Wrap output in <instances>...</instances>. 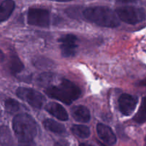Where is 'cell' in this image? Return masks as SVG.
<instances>
[{
    "instance_id": "16",
    "label": "cell",
    "mask_w": 146,
    "mask_h": 146,
    "mask_svg": "<svg viewBox=\"0 0 146 146\" xmlns=\"http://www.w3.org/2000/svg\"><path fill=\"white\" fill-rule=\"evenodd\" d=\"M72 132L75 135L81 138H88L90 135V130L88 127L82 125H74L71 127Z\"/></svg>"
},
{
    "instance_id": "7",
    "label": "cell",
    "mask_w": 146,
    "mask_h": 146,
    "mask_svg": "<svg viewBox=\"0 0 146 146\" xmlns=\"http://www.w3.org/2000/svg\"><path fill=\"white\" fill-rule=\"evenodd\" d=\"M78 38L77 36L72 34L62 35L59 39V42L61 43L60 49L61 54L64 57H71L75 56L77 52V44Z\"/></svg>"
},
{
    "instance_id": "21",
    "label": "cell",
    "mask_w": 146,
    "mask_h": 146,
    "mask_svg": "<svg viewBox=\"0 0 146 146\" xmlns=\"http://www.w3.org/2000/svg\"><path fill=\"white\" fill-rule=\"evenodd\" d=\"M4 60H5V54L2 50H0V63H2Z\"/></svg>"
},
{
    "instance_id": "8",
    "label": "cell",
    "mask_w": 146,
    "mask_h": 146,
    "mask_svg": "<svg viewBox=\"0 0 146 146\" xmlns=\"http://www.w3.org/2000/svg\"><path fill=\"white\" fill-rule=\"evenodd\" d=\"M137 103V98L129 94H122L118 99L119 110L123 115L129 116L134 112Z\"/></svg>"
},
{
    "instance_id": "20",
    "label": "cell",
    "mask_w": 146,
    "mask_h": 146,
    "mask_svg": "<svg viewBox=\"0 0 146 146\" xmlns=\"http://www.w3.org/2000/svg\"><path fill=\"white\" fill-rule=\"evenodd\" d=\"M118 2H121V3H128V2H134L137 1V0H117Z\"/></svg>"
},
{
    "instance_id": "10",
    "label": "cell",
    "mask_w": 146,
    "mask_h": 146,
    "mask_svg": "<svg viewBox=\"0 0 146 146\" xmlns=\"http://www.w3.org/2000/svg\"><path fill=\"white\" fill-rule=\"evenodd\" d=\"M46 111L62 121L68 120V114L64 108L57 102H50L45 106Z\"/></svg>"
},
{
    "instance_id": "12",
    "label": "cell",
    "mask_w": 146,
    "mask_h": 146,
    "mask_svg": "<svg viewBox=\"0 0 146 146\" xmlns=\"http://www.w3.org/2000/svg\"><path fill=\"white\" fill-rule=\"evenodd\" d=\"M15 8V4L12 0H5L0 5V23L9 19Z\"/></svg>"
},
{
    "instance_id": "26",
    "label": "cell",
    "mask_w": 146,
    "mask_h": 146,
    "mask_svg": "<svg viewBox=\"0 0 146 146\" xmlns=\"http://www.w3.org/2000/svg\"><path fill=\"white\" fill-rule=\"evenodd\" d=\"M0 146H6V145H5L2 144V143H0Z\"/></svg>"
},
{
    "instance_id": "3",
    "label": "cell",
    "mask_w": 146,
    "mask_h": 146,
    "mask_svg": "<svg viewBox=\"0 0 146 146\" xmlns=\"http://www.w3.org/2000/svg\"><path fill=\"white\" fill-rule=\"evenodd\" d=\"M47 96L70 105L73 100L78 99L81 95L79 87L68 80L63 79L59 86H50L45 90Z\"/></svg>"
},
{
    "instance_id": "1",
    "label": "cell",
    "mask_w": 146,
    "mask_h": 146,
    "mask_svg": "<svg viewBox=\"0 0 146 146\" xmlns=\"http://www.w3.org/2000/svg\"><path fill=\"white\" fill-rule=\"evenodd\" d=\"M87 20L105 27H116L120 25L119 18L115 12L107 7H92L87 8L83 12Z\"/></svg>"
},
{
    "instance_id": "17",
    "label": "cell",
    "mask_w": 146,
    "mask_h": 146,
    "mask_svg": "<svg viewBox=\"0 0 146 146\" xmlns=\"http://www.w3.org/2000/svg\"><path fill=\"white\" fill-rule=\"evenodd\" d=\"M5 106L7 111L10 113H17L20 108L19 102L12 98H9V99L6 100L5 102Z\"/></svg>"
},
{
    "instance_id": "15",
    "label": "cell",
    "mask_w": 146,
    "mask_h": 146,
    "mask_svg": "<svg viewBox=\"0 0 146 146\" xmlns=\"http://www.w3.org/2000/svg\"><path fill=\"white\" fill-rule=\"evenodd\" d=\"M133 120L139 124L146 122V97L143 98L138 111L133 117Z\"/></svg>"
},
{
    "instance_id": "14",
    "label": "cell",
    "mask_w": 146,
    "mask_h": 146,
    "mask_svg": "<svg viewBox=\"0 0 146 146\" xmlns=\"http://www.w3.org/2000/svg\"><path fill=\"white\" fill-rule=\"evenodd\" d=\"M9 70L13 75H17L24 70V64L17 54H12L9 60Z\"/></svg>"
},
{
    "instance_id": "2",
    "label": "cell",
    "mask_w": 146,
    "mask_h": 146,
    "mask_svg": "<svg viewBox=\"0 0 146 146\" xmlns=\"http://www.w3.org/2000/svg\"><path fill=\"white\" fill-rule=\"evenodd\" d=\"M12 127L17 138L21 143L32 142L37 133L36 122L27 114L17 115L12 121Z\"/></svg>"
},
{
    "instance_id": "25",
    "label": "cell",
    "mask_w": 146,
    "mask_h": 146,
    "mask_svg": "<svg viewBox=\"0 0 146 146\" xmlns=\"http://www.w3.org/2000/svg\"><path fill=\"white\" fill-rule=\"evenodd\" d=\"M80 146H92V145L89 144H87V143H81V144L80 145Z\"/></svg>"
},
{
    "instance_id": "22",
    "label": "cell",
    "mask_w": 146,
    "mask_h": 146,
    "mask_svg": "<svg viewBox=\"0 0 146 146\" xmlns=\"http://www.w3.org/2000/svg\"><path fill=\"white\" fill-rule=\"evenodd\" d=\"M20 146H36L34 143H32V142H29V143H22V145Z\"/></svg>"
},
{
    "instance_id": "6",
    "label": "cell",
    "mask_w": 146,
    "mask_h": 146,
    "mask_svg": "<svg viewBox=\"0 0 146 146\" xmlns=\"http://www.w3.org/2000/svg\"><path fill=\"white\" fill-rule=\"evenodd\" d=\"M27 23L32 26L47 27L50 24V14L41 8H31L27 13Z\"/></svg>"
},
{
    "instance_id": "24",
    "label": "cell",
    "mask_w": 146,
    "mask_h": 146,
    "mask_svg": "<svg viewBox=\"0 0 146 146\" xmlns=\"http://www.w3.org/2000/svg\"><path fill=\"white\" fill-rule=\"evenodd\" d=\"M50 1H54V2H70L72 0H50Z\"/></svg>"
},
{
    "instance_id": "9",
    "label": "cell",
    "mask_w": 146,
    "mask_h": 146,
    "mask_svg": "<svg viewBox=\"0 0 146 146\" xmlns=\"http://www.w3.org/2000/svg\"><path fill=\"white\" fill-rule=\"evenodd\" d=\"M97 133L100 138L108 145H113L117 141L115 135L112 129L106 125L99 123L97 125Z\"/></svg>"
},
{
    "instance_id": "13",
    "label": "cell",
    "mask_w": 146,
    "mask_h": 146,
    "mask_svg": "<svg viewBox=\"0 0 146 146\" xmlns=\"http://www.w3.org/2000/svg\"><path fill=\"white\" fill-rule=\"evenodd\" d=\"M43 125L47 130L54 133H57V134L62 135L65 133L66 131L65 127L63 125L60 123H57L52 119H46L43 122Z\"/></svg>"
},
{
    "instance_id": "5",
    "label": "cell",
    "mask_w": 146,
    "mask_h": 146,
    "mask_svg": "<svg viewBox=\"0 0 146 146\" xmlns=\"http://www.w3.org/2000/svg\"><path fill=\"white\" fill-rule=\"evenodd\" d=\"M16 94L18 98L36 109H40L45 102V98L44 95L32 88L21 87L17 88Z\"/></svg>"
},
{
    "instance_id": "11",
    "label": "cell",
    "mask_w": 146,
    "mask_h": 146,
    "mask_svg": "<svg viewBox=\"0 0 146 146\" xmlns=\"http://www.w3.org/2000/svg\"><path fill=\"white\" fill-rule=\"evenodd\" d=\"M73 118L80 123H88L90 120L89 110L83 105H76L71 109Z\"/></svg>"
},
{
    "instance_id": "23",
    "label": "cell",
    "mask_w": 146,
    "mask_h": 146,
    "mask_svg": "<svg viewBox=\"0 0 146 146\" xmlns=\"http://www.w3.org/2000/svg\"><path fill=\"white\" fill-rule=\"evenodd\" d=\"M139 85H140V86H146V78H145L143 80L140 81L139 82Z\"/></svg>"
},
{
    "instance_id": "19",
    "label": "cell",
    "mask_w": 146,
    "mask_h": 146,
    "mask_svg": "<svg viewBox=\"0 0 146 146\" xmlns=\"http://www.w3.org/2000/svg\"><path fill=\"white\" fill-rule=\"evenodd\" d=\"M54 146H69V143L65 140H60L54 144Z\"/></svg>"
},
{
    "instance_id": "27",
    "label": "cell",
    "mask_w": 146,
    "mask_h": 146,
    "mask_svg": "<svg viewBox=\"0 0 146 146\" xmlns=\"http://www.w3.org/2000/svg\"><path fill=\"white\" fill-rule=\"evenodd\" d=\"M144 146H146V138H145V145Z\"/></svg>"
},
{
    "instance_id": "4",
    "label": "cell",
    "mask_w": 146,
    "mask_h": 146,
    "mask_svg": "<svg viewBox=\"0 0 146 146\" xmlns=\"http://www.w3.org/2000/svg\"><path fill=\"white\" fill-rule=\"evenodd\" d=\"M117 17L129 25H136L145 19L146 13L143 8L133 6H125L116 9Z\"/></svg>"
},
{
    "instance_id": "18",
    "label": "cell",
    "mask_w": 146,
    "mask_h": 146,
    "mask_svg": "<svg viewBox=\"0 0 146 146\" xmlns=\"http://www.w3.org/2000/svg\"><path fill=\"white\" fill-rule=\"evenodd\" d=\"M53 77H54V75L51 74V73H42L37 78V83H38L40 86H47V85H49L52 82Z\"/></svg>"
}]
</instances>
